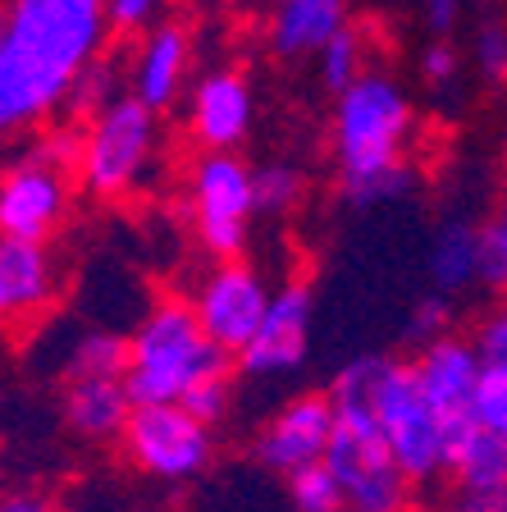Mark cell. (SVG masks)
<instances>
[{
  "mask_svg": "<svg viewBox=\"0 0 507 512\" xmlns=\"http://www.w3.org/2000/svg\"><path fill=\"white\" fill-rule=\"evenodd\" d=\"M110 32V0H0V142L37 133L74 106Z\"/></svg>",
  "mask_w": 507,
  "mask_h": 512,
  "instance_id": "1",
  "label": "cell"
},
{
  "mask_svg": "<svg viewBox=\"0 0 507 512\" xmlns=\"http://www.w3.org/2000/svg\"><path fill=\"white\" fill-rule=\"evenodd\" d=\"M416 106L412 92L384 69H366L357 83L334 92L329 147H334L338 192L352 206H389L416 183L412 170Z\"/></svg>",
  "mask_w": 507,
  "mask_h": 512,
  "instance_id": "2",
  "label": "cell"
},
{
  "mask_svg": "<svg viewBox=\"0 0 507 512\" xmlns=\"http://www.w3.org/2000/svg\"><path fill=\"white\" fill-rule=\"evenodd\" d=\"M329 398L338 407H366L375 416L384 444L412 485H430V480L448 476L453 439H448L444 421L434 416V407L425 403L412 362H398L384 352H361L334 375Z\"/></svg>",
  "mask_w": 507,
  "mask_h": 512,
  "instance_id": "3",
  "label": "cell"
},
{
  "mask_svg": "<svg viewBox=\"0 0 507 512\" xmlns=\"http://www.w3.org/2000/svg\"><path fill=\"white\" fill-rule=\"evenodd\" d=\"M229 366V352L201 330L188 298H160L128 334V371L124 384L133 403H183L201 375Z\"/></svg>",
  "mask_w": 507,
  "mask_h": 512,
  "instance_id": "4",
  "label": "cell"
},
{
  "mask_svg": "<svg viewBox=\"0 0 507 512\" xmlns=\"http://www.w3.org/2000/svg\"><path fill=\"white\" fill-rule=\"evenodd\" d=\"M160 165V115L119 92L92 110L78 142V188L92 202H133L151 188Z\"/></svg>",
  "mask_w": 507,
  "mask_h": 512,
  "instance_id": "5",
  "label": "cell"
},
{
  "mask_svg": "<svg viewBox=\"0 0 507 512\" xmlns=\"http://www.w3.org/2000/svg\"><path fill=\"white\" fill-rule=\"evenodd\" d=\"M334 412H338V426H334V439H329L325 467L334 471L343 503L352 512H407L416 485L389 453L375 416L366 407H338V403Z\"/></svg>",
  "mask_w": 507,
  "mask_h": 512,
  "instance_id": "6",
  "label": "cell"
},
{
  "mask_svg": "<svg viewBox=\"0 0 507 512\" xmlns=\"http://www.w3.org/2000/svg\"><path fill=\"white\" fill-rule=\"evenodd\" d=\"M183 188H188V220L201 252L211 261L243 256L256 220L252 165L238 151H201Z\"/></svg>",
  "mask_w": 507,
  "mask_h": 512,
  "instance_id": "7",
  "label": "cell"
},
{
  "mask_svg": "<svg viewBox=\"0 0 507 512\" xmlns=\"http://www.w3.org/2000/svg\"><path fill=\"white\" fill-rule=\"evenodd\" d=\"M119 453L138 476L160 485H188L215 462V430L183 403H133L119 435Z\"/></svg>",
  "mask_w": 507,
  "mask_h": 512,
  "instance_id": "8",
  "label": "cell"
},
{
  "mask_svg": "<svg viewBox=\"0 0 507 512\" xmlns=\"http://www.w3.org/2000/svg\"><path fill=\"white\" fill-rule=\"evenodd\" d=\"M74 170L37 142L0 170V234L51 243L74 211Z\"/></svg>",
  "mask_w": 507,
  "mask_h": 512,
  "instance_id": "9",
  "label": "cell"
},
{
  "mask_svg": "<svg viewBox=\"0 0 507 512\" xmlns=\"http://www.w3.org/2000/svg\"><path fill=\"white\" fill-rule=\"evenodd\" d=\"M275 298V284L243 256H229V261H211L188 288V302L197 311L201 330L211 334V343L229 357L252 343V334L261 330L265 307Z\"/></svg>",
  "mask_w": 507,
  "mask_h": 512,
  "instance_id": "10",
  "label": "cell"
},
{
  "mask_svg": "<svg viewBox=\"0 0 507 512\" xmlns=\"http://www.w3.org/2000/svg\"><path fill=\"white\" fill-rule=\"evenodd\" d=\"M311 330H316V293H311V284L307 279L279 284L270 307H265L261 330L233 357L238 375L243 380H261V384L302 375V366L311 357Z\"/></svg>",
  "mask_w": 507,
  "mask_h": 512,
  "instance_id": "11",
  "label": "cell"
},
{
  "mask_svg": "<svg viewBox=\"0 0 507 512\" xmlns=\"http://www.w3.org/2000/svg\"><path fill=\"white\" fill-rule=\"evenodd\" d=\"M412 371L425 403L444 421L457 453V444L476 430V389H480V371H485L476 343L462 339V334H439V339L421 343V352L412 357Z\"/></svg>",
  "mask_w": 507,
  "mask_h": 512,
  "instance_id": "12",
  "label": "cell"
},
{
  "mask_svg": "<svg viewBox=\"0 0 507 512\" xmlns=\"http://www.w3.org/2000/svg\"><path fill=\"white\" fill-rule=\"evenodd\" d=\"M338 412L334 398L325 394H293L288 403H279L275 412L261 421L252 439V458L261 462L270 476H293L302 467H316L325 462L329 439H334Z\"/></svg>",
  "mask_w": 507,
  "mask_h": 512,
  "instance_id": "13",
  "label": "cell"
},
{
  "mask_svg": "<svg viewBox=\"0 0 507 512\" xmlns=\"http://www.w3.org/2000/svg\"><path fill=\"white\" fill-rule=\"evenodd\" d=\"M256 92L252 78L233 64H215L188 92V133L201 151H238L252 138Z\"/></svg>",
  "mask_w": 507,
  "mask_h": 512,
  "instance_id": "14",
  "label": "cell"
},
{
  "mask_svg": "<svg viewBox=\"0 0 507 512\" xmlns=\"http://www.w3.org/2000/svg\"><path fill=\"white\" fill-rule=\"evenodd\" d=\"M60 302V261L51 243L0 234V330H32Z\"/></svg>",
  "mask_w": 507,
  "mask_h": 512,
  "instance_id": "15",
  "label": "cell"
},
{
  "mask_svg": "<svg viewBox=\"0 0 507 512\" xmlns=\"http://www.w3.org/2000/svg\"><path fill=\"white\" fill-rule=\"evenodd\" d=\"M192 83V32L174 19L151 23L133 46V60L124 69V92L142 106L165 115Z\"/></svg>",
  "mask_w": 507,
  "mask_h": 512,
  "instance_id": "16",
  "label": "cell"
},
{
  "mask_svg": "<svg viewBox=\"0 0 507 512\" xmlns=\"http://www.w3.org/2000/svg\"><path fill=\"white\" fill-rule=\"evenodd\" d=\"M64 426L87 444H110L124 435L128 412H133V394H128L124 375H64L60 394Z\"/></svg>",
  "mask_w": 507,
  "mask_h": 512,
  "instance_id": "17",
  "label": "cell"
},
{
  "mask_svg": "<svg viewBox=\"0 0 507 512\" xmlns=\"http://www.w3.org/2000/svg\"><path fill=\"white\" fill-rule=\"evenodd\" d=\"M430 284L434 293L462 298L476 284H489V252H485V220L448 215L430 238Z\"/></svg>",
  "mask_w": 507,
  "mask_h": 512,
  "instance_id": "18",
  "label": "cell"
},
{
  "mask_svg": "<svg viewBox=\"0 0 507 512\" xmlns=\"http://www.w3.org/2000/svg\"><path fill=\"white\" fill-rule=\"evenodd\" d=\"M348 28V0H275L270 51L279 60H316V51Z\"/></svg>",
  "mask_w": 507,
  "mask_h": 512,
  "instance_id": "19",
  "label": "cell"
},
{
  "mask_svg": "<svg viewBox=\"0 0 507 512\" xmlns=\"http://www.w3.org/2000/svg\"><path fill=\"white\" fill-rule=\"evenodd\" d=\"M252 192H256V215H293L307 197V174L288 165V160H265V165H252Z\"/></svg>",
  "mask_w": 507,
  "mask_h": 512,
  "instance_id": "20",
  "label": "cell"
},
{
  "mask_svg": "<svg viewBox=\"0 0 507 512\" xmlns=\"http://www.w3.org/2000/svg\"><path fill=\"white\" fill-rule=\"evenodd\" d=\"M316 69H320V83H325L329 92H343V87L357 83V78L370 69L366 64V37L348 23L338 37H329V42L316 51Z\"/></svg>",
  "mask_w": 507,
  "mask_h": 512,
  "instance_id": "21",
  "label": "cell"
},
{
  "mask_svg": "<svg viewBox=\"0 0 507 512\" xmlns=\"http://www.w3.org/2000/svg\"><path fill=\"white\" fill-rule=\"evenodd\" d=\"M128 371V339L119 334H83V339L69 348V362L64 375H124Z\"/></svg>",
  "mask_w": 507,
  "mask_h": 512,
  "instance_id": "22",
  "label": "cell"
},
{
  "mask_svg": "<svg viewBox=\"0 0 507 512\" xmlns=\"http://www.w3.org/2000/svg\"><path fill=\"white\" fill-rule=\"evenodd\" d=\"M288 508L293 512H338V508H348V503H343V490H338L334 471H329L325 462H316V467H302L288 476Z\"/></svg>",
  "mask_w": 507,
  "mask_h": 512,
  "instance_id": "23",
  "label": "cell"
},
{
  "mask_svg": "<svg viewBox=\"0 0 507 512\" xmlns=\"http://www.w3.org/2000/svg\"><path fill=\"white\" fill-rule=\"evenodd\" d=\"M183 407H188L197 421H206V426H224L233 416V371L229 366H220V371L201 375L197 384H192L188 394H183Z\"/></svg>",
  "mask_w": 507,
  "mask_h": 512,
  "instance_id": "24",
  "label": "cell"
},
{
  "mask_svg": "<svg viewBox=\"0 0 507 512\" xmlns=\"http://www.w3.org/2000/svg\"><path fill=\"white\" fill-rule=\"evenodd\" d=\"M476 426L507 439V362H485V371H480Z\"/></svg>",
  "mask_w": 507,
  "mask_h": 512,
  "instance_id": "25",
  "label": "cell"
},
{
  "mask_svg": "<svg viewBox=\"0 0 507 512\" xmlns=\"http://www.w3.org/2000/svg\"><path fill=\"white\" fill-rule=\"evenodd\" d=\"M453 302L448 293H430V298H421L412 307V316H407V334H412L416 343H430L439 339V334H453Z\"/></svg>",
  "mask_w": 507,
  "mask_h": 512,
  "instance_id": "26",
  "label": "cell"
},
{
  "mask_svg": "<svg viewBox=\"0 0 507 512\" xmlns=\"http://www.w3.org/2000/svg\"><path fill=\"white\" fill-rule=\"evenodd\" d=\"M485 252H489V288L507 302V192L485 220Z\"/></svg>",
  "mask_w": 507,
  "mask_h": 512,
  "instance_id": "27",
  "label": "cell"
},
{
  "mask_svg": "<svg viewBox=\"0 0 507 512\" xmlns=\"http://www.w3.org/2000/svg\"><path fill=\"white\" fill-rule=\"evenodd\" d=\"M471 60H476V69L485 78H507V23H498V19H489V23H480V32H476V42H471Z\"/></svg>",
  "mask_w": 507,
  "mask_h": 512,
  "instance_id": "28",
  "label": "cell"
},
{
  "mask_svg": "<svg viewBox=\"0 0 507 512\" xmlns=\"http://www.w3.org/2000/svg\"><path fill=\"white\" fill-rule=\"evenodd\" d=\"M471 343H476L480 362H507V302L480 311L471 325Z\"/></svg>",
  "mask_w": 507,
  "mask_h": 512,
  "instance_id": "29",
  "label": "cell"
},
{
  "mask_svg": "<svg viewBox=\"0 0 507 512\" xmlns=\"http://www.w3.org/2000/svg\"><path fill=\"white\" fill-rule=\"evenodd\" d=\"M421 74L430 87H453L462 78V51L448 37H430V46L421 51Z\"/></svg>",
  "mask_w": 507,
  "mask_h": 512,
  "instance_id": "30",
  "label": "cell"
},
{
  "mask_svg": "<svg viewBox=\"0 0 507 512\" xmlns=\"http://www.w3.org/2000/svg\"><path fill=\"white\" fill-rule=\"evenodd\" d=\"M444 512H507V485H462V480H453Z\"/></svg>",
  "mask_w": 507,
  "mask_h": 512,
  "instance_id": "31",
  "label": "cell"
},
{
  "mask_svg": "<svg viewBox=\"0 0 507 512\" xmlns=\"http://www.w3.org/2000/svg\"><path fill=\"white\" fill-rule=\"evenodd\" d=\"M169 0H110V23L115 32H128V37H142L151 23H160Z\"/></svg>",
  "mask_w": 507,
  "mask_h": 512,
  "instance_id": "32",
  "label": "cell"
},
{
  "mask_svg": "<svg viewBox=\"0 0 507 512\" xmlns=\"http://www.w3.org/2000/svg\"><path fill=\"white\" fill-rule=\"evenodd\" d=\"M462 5L466 0H421V19L430 37H453L457 23H462Z\"/></svg>",
  "mask_w": 507,
  "mask_h": 512,
  "instance_id": "33",
  "label": "cell"
},
{
  "mask_svg": "<svg viewBox=\"0 0 507 512\" xmlns=\"http://www.w3.org/2000/svg\"><path fill=\"white\" fill-rule=\"evenodd\" d=\"M0 512H60L51 499L42 494H14V499H0Z\"/></svg>",
  "mask_w": 507,
  "mask_h": 512,
  "instance_id": "34",
  "label": "cell"
},
{
  "mask_svg": "<svg viewBox=\"0 0 507 512\" xmlns=\"http://www.w3.org/2000/svg\"><path fill=\"white\" fill-rule=\"evenodd\" d=\"M338 512H352V508H338Z\"/></svg>",
  "mask_w": 507,
  "mask_h": 512,
  "instance_id": "35",
  "label": "cell"
}]
</instances>
